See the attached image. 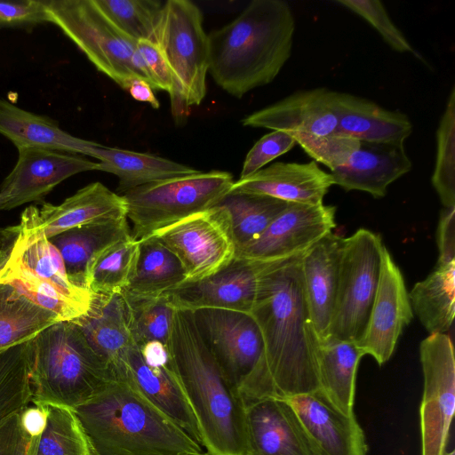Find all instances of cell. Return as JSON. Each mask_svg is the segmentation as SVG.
Wrapping results in <instances>:
<instances>
[{
    "label": "cell",
    "instance_id": "9",
    "mask_svg": "<svg viewBox=\"0 0 455 455\" xmlns=\"http://www.w3.org/2000/svg\"><path fill=\"white\" fill-rule=\"evenodd\" d=\"M379 235L360 228L345 238L329 337L357 344L378 289L384 248Z\"/></svg>",
    "mask_w": 455,
    "mask_h": 455
},
{
    "label": "cell",
    "instance_id": "25",
    "mask_svg": "<svg viewBox=\"0 0 455 455\" xmlns=\"http://www.w3.org/2000/svg\"><path fill=\"white\" fill-rule=\"evenodd\" d=\"M125 380L201 444L196 418L170 360L165 364H149L134 343L128 353Z\"/></svg>",
    "mask_w": 455,
    "mask_h": 455
},
{
    "label": "cell",
    "instance_id": "18",
    "mask_svg": "<svg viewBox=\"0 0 455 455\" xmlns=\"http://www.w3.org/2000/svg\"><path fill=\"white\" fill-rule=\"evenodd\" d=\"M243 405L246 455H318L285 400L263 398Z\"/></svg>",
    "mask_w": 455,
    "mask_h": 455
},
{
    "label": "cell",
    "instance_id": "24",
    "mask_svg": "<svg viewBox=\"0 0 455 455\" xmlns=\"http://www.w3.org/2000/svg\"><path fill=\"white\" fill-rule=\"evenodd\" d=\"M404 145L360 141L347 162L331 172L335 185L383 197L387 187L411 170Z\"/></svg>",
    "mask_w": 455,
    "mask_h": 455
},
{
    "label": "cell",
    "instance_id": "36",
    "mask_svg": "<svg viewBox=\"0 0 455 455\" xmlns=\"http://www.w3.org/2000/svg\"><path fill=\"white\" fill-rule=\"evenodd\" d=\"M32 339L0 351V424L32 403Z\"/></svg>",
    "mask_w": 455,
    "mask_h": 455
},
{
    "label": "cell",
    "instance_id": "38",
    "mask_svg": "<svg viewBox=\"0 0 455 455\" xmlns=\"http://www.w3.org/2000/svg\"><path fill=\"white\" fill-rule=\"evenodd\" d=\"M46 427L34 443V455H93L87 436L73 408L45 404Z\"/></svg>",
    "mask_w": 455,
    "mask_h": 455
},
{
    "label": "cell",
    "instance_id": "34",
    "mask_svg": "<svg viewBox=\"0 0 455 455\" xmlns=\"http://www.w3.org/2000/svg\"><path fill=\"white\" fill-rule=\"evenodd\" d=\"M0 282L14 287L37 306L55 314L60 321H74L84 315L91 303L76 299L52 283L32 273L14 251L0 276Z\"/></svg>",
    "mask_w": 455,
    "mask_h": 455
},
{
    "label": "cell",
    "instance_id": "10",
    "mask_svg": "<svg viewBox=\"0 0 455 455\" xmlns=\"http://www.w3.org/2000/svg\"><path fill=\"white\" fill-rule=\"evenodd\" d=\"M124 218H127L124 197L97 181L80 188L60 204L43 203L40 207H27L18 225L2 230L12 238V248L21 251L43 237L50 239L72 228Z\"/></svg>",
    "mask_w": 455,
    "mask_h": 455
},
{
    "label": "cell",
    "instance_id": "43",
    "mask_svg": "<svg viewBox=\"0 0 455 455\" xmlns=\"http://www.w3.org/2000/svg\"><path fill=\"white\" fill-rule=\"evenodd\" d=\"M290 133L310 157L331 172L345 164L360 144L355 139L335 133L325 136Z\"/></svg>",
    "mask_w": 455,
    "mask_h": 455
},
{
    "label": "cell",
    "instance_id": "48",
    "mask_svg": "<svg viewBox=\"0 0 455 455\" xmlns=\"http://www.w3.org/2000/svg\"><path fill=\"white\" fill-rule=\"evenodd\" d=\"M0 455H33V439L22 429L20 413L0 424Z\"/></svg>",
    "mask_w": 455,
    "mask_h": 455
},
{
    "label": "cell",
    "instance_id": "14",
    "mask_svg": "<svg viewBox=\"0 0 455 455\" xmlns=\"http://www.w3.org/2000/svg\"><path fill=\"white\" fill-rule=\"evenodd\" d=\"M332 205L288 203L253 241L236 250L235 257L275 261L307 251L336 227Z\"/></svg>",
    "mask_w": 455,
    "mask_h": 455
},
{
    "label": "cell",
    "instance_id": "7",
    "mask_svg": "<svg viewBox=\"0 0 455 455\" xmlns=\"http://www.w3.org/2000/svg\"><path fill=\"white\" fill-rule=\"evenodd\" d=\"M153 41L172 71V110L177 120L181 119L183 109L200 105L206 94L209 39L203 27L201 10L188 0L164 3Z\"/></svg>",
    "mask_w": 455,
    "mask_h": 455
},
{
    "label": "cell",
    "instance_id": "16",
    "mask_svg": "<svg viewBox=\"0 0 455 455\" xmlns=\"http://www.w3.org/2000/svg\"><path fill=\"white\" fill-rule=\"evenodd\" d=\"M98 162L84 156L43 148L18 149V160L0 186L5 211L42 201L57 185L69 177L97 171Z\"/></svg>",
    "mask_w": 455,
    "mask_h": 455
},
{
    "label": "cell",
    "instance_id": "28",
    "mask_svg": "<svg viewBox=\"0 0 455 455\" xmlns=\"http://www.w3.org/2000/svg\"><path fill=\"white\" fill-rule=\"evenodd\" d=\"M89 156L99 160L97 171L117 176L116 190L120 196L145 184L199 172L153 154L109 148L99 143L92 148Z\"/></svg>",
    "mask_w": 455,
    "mask_h": 455
},
{
    "label": "cell",
    "instance_id": "39",
    "mask_svg": "<svg viewBox=\"0 0 455 455\" xmlns=\"http://www.w3.org/2000/svg\"><path fill=\"white\" fill-rule=\"evenodd\" d=\"M121 294L126 305L134 343L138 347L148 341H160L166 345L174 314L168 299L164 295L150 298Z\"/></svg>",
    "mask_w": 455,
    "mask_h": 455
},
{
    "label": "cell",
    "instance_id": "56",
    "mask_svg": "<svg viewBox=\"0 0 455 455\" xmlns=\"http://www.w3.org/2000/svg\"><path fill=\"white\" fill-rule=\"evenodd\" d=\"M191 455H210L209 453H207L205 451L202 453H198V454H191Z\"/></svg>",
    "mask_w": 455,
    "mask_h": 455
},
{
    "label": "cell",
    "instance_id": "21",
    "mask_svg": "<svg viewBox=\"0 0 455 455\" xmlns=\"http://www.w3.org/2000/svg\"><path fill=\"white\" fill-rule=\"evenodd\" d=\"M334 92L315 88L297 92L245 116L244 126L325 136L335 132Z\"/></svg>",
    "mask_w": 455,
    "mask_h": 455
},
{
    "label": "cell",
    "instance_id": "22",
    "mask_svg": "<svg viewBox=\"0 0 455 455\" xmlns=\"http://www.w3.org/2000/svg\"><path fill=\"white\" fill-rule=\"evenodd\" d=\"M332 185L331 173L323 172L315 161L275 163L235 181L229 193L266 196L286 203L320 204Z\"/></svg>",
    "mask_w": 455,
    "mask_h": 455
},
{
    "label": "cell",
    "instance_id": "51",
    "mask_svg": "<svg viewBox=\"0 0 455 455\" xmlns=\"http://www.w3.org/2000/svg\"><path fill=\"white\" fill-rule=\"evenodd\" d=\"M146 363L158 365L169 363L167 346L160 341H148L139 347Z\"/></svg>",
    "mask_w": 455,
    "mask_h": 455
},
{
    "label": "cell",
    "instance_id": "27",
    "mask_svg": "<svg viewBox=\"0 0 455 455\" xmlns=\"http://www.w3.org/2000/svg\"><path fill=\"white\" fill-rule=\"evenodd\" d=\"M0 134L17 149L36 147L89 156L98 144L75 137L51 117L27 111L4 98H0Z\"/></svg>",
    "mask_w": 455,
    "mask_h": 455
},
{
    "label": "cell",
    "instance_id": "41",
    "mask_svg": "<svg viewBox=\"0 0 455 455\" xmlns=\"http://www.w3.org/2000/svg\"><path fill=\"white\" fill-rule=\"evenodd\" d=\"M12 251L18 253L22 263L40 278L52 283L76 299L87 303L92 301L93 294L69 281L62 257L48 238L38 239L21 251L13 248Z\"/></svg>",
    "mask_w": 455,
    "mask_h": 455
},
{
    "label": "cell",
    "instance_id": "55",
    "mask_svg": "<svg viewBox=\"0 0 455 455\" xmlns=\"http://www.w3.org/2000/svg\"><path fill=\"white\" fill-rule=\"evenodd\" d=\"M443 455H454V451H445Z\"/></svg>",
    "mask_w": 455,
    "mask_h": 455
},
{
    "label": "cell",
    "instance_id": "20",
    "mask_svg": "<svg viewBox=\"0 0 455 455\" xmlns=\"http://www.w3.org/2000/svg\"><path fill=\"white\" fill-rule=\"evenodd\" d=\"M345 237L330 232L301 256L305 298L319 340L329 337L339 283Z\"/></svg>",
    "mask_w": 455,
    "mask_h": 455
},
{
    "label": "cell",
    "instance_id": "2",
    "mask_svg": "<svg viewBox=\"0 0 455 455\" xmlns=\"http://www.w3.org/2000/svg\"><path fill=\"white\" fill-rule=\"evenodd\" d=\"M170 364L210 455H246L244 405L204 343L193 314L174 309L166 343Z\"/></svg>",
    "mask_w": 455,
    "mask_h": 455
},
{
    "label": "cell",
    "instance_id": "49",
    "mask_svg": "<svg viewBox=\"0 0 455 455\" xmlns=\"http://www.w3.org/2000/svg\"><path fill=\"white\" fill-rule=\"evenodd\" d=\"M439 258L437 263L455 260V207L444 208L437 228Z\"/></svg>",
    "mask_w": 455,
    "mask_h": 455
},
{
    "label": "cell",
    "instance_id": "31",
    "mask_svg": "<svg viewBox=\"0 0 455 455\" xmlns=\"http://www.w3.org/2000/svg\"><path fill=\"white\" fill-rule=\"evenodd\" d=\"M408 296L412 312L430 334L449 331L455 315V260L437 263Z\"/></svg>",
    "mask_w": 455,
    "mask_h": 455
},
{
    "label": "cell",
    "instance_id": "47",
    "mask_svg": "<svg viewBox=\"0 0 455 455\" xmlns=\"http://www.w3.org/2000/svg\"><path fill=\"white\" fill-rule=\"evenodd\" d=\"M136 46L156 90L166 91L171 95L173 92V78L159 46L155 42L146 39L139 40Z\"/></svg>",
    "mask_w": 455,
    "mask_h": 455
},
{
    "label": "cell",
    "instance_id": "23",
    "mask_svg": "<svg viewBox=\"0 0 455 455\" xmlns=\"http://www.w3.org/2000/svg\"><path fill=\"white\" fill-rule=\"evenodd\" d=\"M74 321L107 363L115 380H125L128 353L134 341L122 294L93 295L88 312Z\"/></svg>",
    "mask_w": 455,
    "mask_h": 455
},
{
    "label": "cell",
    "instance_id": "1",
    "mask_svg": "<svg viewBox=\"0 0 455 455\" xmlns=\"http://www.w3.org/2000/svg\"><path fill=\"white\" fill-rule=\"evenodd\" d=\"M302 253L265 262L251 315L263 340V356L238 387L243 403L286 399L320 389L318 339L305 298Z\"/></svg>",
    "mask_w": 455,
    "mask_h": 455
},
{
    "label": "cell",
    "instance_id": "35",
    "mask_svg": "<svg viewBox=\"0 0 455 455\" xmlns=\"http://www.w3.org/2000/svg\"><path fill=\"white\" fill-rule=\"evenodd\" d=\"M60 318L0 282V351L33 339Z\"/></svg>",
    "mask_w": 455,
    "mask_h": 455
},
{
    "label": "cell",
    "instance_id": "26",
    "mask_svg": "<svg viewBox=\"0 0 455 455\" xmlns=\"http://www.w3.org/2000/svg\"><path fill=\"white\" fill-rule=\"evenodd\" d=\"M337 126L333 133L358 141L404 145L412 132L406 115L387 110L371 100L334 92Z\"/></svg>",
    "mask_w": 455,
    "mask_h": 455
},
{
    "label": "cell",
    "instance_id": "5",
    "mask_svg": "<svg viewBox=\"0 0 455 455\" xmlns=\"http://www.w3.org/2000/svg\"><path fill=\"white\" fill-rule=\"evenodd\" d=\"M115 378L75 321H60L32 339V403L76 408Z\"/></svg>",
    "mask_w": 455,
    "mask_h": 455
},
{
    "label": "cell",
    "instance_id": "42",
    "mask_svg": "<svg viewBox=\"0 0 455 455\" xmlns=\"http://www.w3.org/2000/svg\"><path fill=\"white\" fill-rule=\"evenodd\" d=\"M106 15L128 36L138 42L154 40L163 3L156 0H95ZM154 42V41H153Z\"/></svg>",
    "mask_w": 455,
    "mask_h": 455
},
{
    "label": "cell",
    "instance_id": "19",
    "mask_svg": "<svg viewBox=\"0 0 455 455\" xmlns=\"http://www.w3.org/2000/svg\"><path fill=\"white\" fill-rule=\"evenodd\" d=\"M283 400L295 411L318 455H367L365 436L355 414L342 412L320 389Z\"/></svg>",
    "mask_w": 455,
    "mask_h": 455
},
{
    "label": "cell",
    "instance_id": "33",
    "mask_svg": "<svg viewBox=\"0 0 455 455\" xmlns=\"http://www.w3.org/2000/svg\"><path fill=\"white\" fill-rule=\"evenodd\" d=\"M140 243L129 235L98 252L89 262L84 287L93 295L123 293L133 278Z\"/></svg>",
    "mask_w": 455,
    "mask_h": 455
},
{
    "label": "cell",
    "instance_id": "6",
    "mask_svg": "<svg viewBox=\"0 0 455 455\" xmlns=\"http://www.w3.org/2000/svg\"><path fill=\"white\" fill-rule=\"evenodd\" d=\"M235 181L228 172H198L194 174L145 184L121 195L131 233L137 240L193 214L211 209L224 199Z\"/></svg>",
    "mask_w": 455,
    "mask_h": 455
},
{
    "label": "cell",
    "instance_id": "52",
    "mask_svg": "<svg viewBox=\"0 0 455 455\" xmlns=\"http://www.w3.org/2000/svg\"><path fill=\"white\" fill-rule=\"evenodd\" d=\"M128 92L136 100L148 102L154 108H158L160 107V103L155 96L152 87L146 81L140 79L132 81Z\"/></svg>",
    "mask_w": 455,
    "mask_h": 455
},
{
    "label": "cell",
    "instance_id": "37",
    "mask_svg": "<svg viewBox=\"0 0 455 455\" xmlns=\"http://www.w3.org/2000/svg\"><path fill=\"white\" fill-rule=\"evenodd\" d=\"M220 204L229 213L237 250L256 239L288 203L266 196L228 193Z\"/></svg>",
    "mask_w": 455,
    "mask_h": 455
},
{
    "label": "cell",
    "instance_id": "17",
    "mask_svg": "<svg viewBox=\"0 0 455 455\" xmlns=\"http://www.w3.org/2000/svg\"><path fill=\"white\" fill-rule=\"evenodd\" d=\"M412 317L403 275L384 246L377 292L365 332L357 347L379 365L385 363L393 355L403 327Z\"/></svg>",
    "mask_w": 455,
    "mask_h": 455
},
{
    "label": "cell",
    "instance_id": "12",
    "mask_svg": "<svg viewBox=\"0 0 455 455\" xmlns=\"http://www.w3.org/2000/svg\"><path fill=\"white\" fill-rule=\"evenodd\" d=\"M424 378L419 408L421 455H443L455 407V359L451 338L430 334L419 346Z\"/></svg>",
    "mask_w": 455,
    "mask_h": 455
},
{
    "label": "cell",
    "instance_id": "32",
    "mask_svg": "<svg viewBox=\"0 0 455 455\" xmlns=\"http://www.w3.org/2000/svg\"><path fill=\"white\" fill-rule=\"evenodd\" d=\"M136 272L123 293L136 297H160L187 282L178 258L153 236L139 241Z\"/></svg>",
    "mask_w": 455,
    "mask_h": 455
},
{
    "label": "cell",
    "instance_id": "11",
    "mask_svg": "<svg viewBox=\"0 0 455 455\" xmlns=\"http://www.w3.org/2000/svg\"><path fill=\"white\" fill-rule=\"evenodd\" d=\"M181 263L187 282L206 278L227 267L236 246L228 210L219 204L150 235Z\"/></svg>",
    "mask_w": 455,
    "mask_h": 455
},
{
    "label": "cell",
    "instance_id": "13",
    "mask_svg": "<svg viewBox=\"0 0 455 455\" xmlns=\"http://www.w3.org/2000/svg\"><path fill=\"white\" fill-rule=\"evenodd\" d=\"M192 314L204 343L238 391L263 356L256 322L249 314L230 310L200 309Z\"/></svg>",
    "mask_w": 455,
    "mask_h": 455
},
{
    "label": "cell",
    "instance_id": "15",
    "mask_svg": "<svg viewBox=\"0 0 455 455\" xmlns=\"http://www.w3.org/2000/svg\"><path fill=\"white\" fill-rule=\"evenodd\" d=\"M265 262L235 257L217 273L186 282L164 294L173 309H222L251 315Z\"/></svg>",
    "mask_w": 455,
    "mask_h": 455
},
{
    "label": "cell",
    "instance_id": "46",
    "mask_svg": "<svg viewBox=\"0 0 455 455\" xmlns=\"http://www.w3.org/2000/svg\"><path fill=\"white\" fill-rule=\"evenodd\" d=\"M46 22V0L0 1V28H29Z\"/></svg>",
    "mask_w": 455,
    "mask_h": 455
},
{
    "label": "cell",
    "instance_id": "29",
    "mask_svg": "<svg viewBox=\"0 0 455 455\" xmlns=\"http://www.w3.org/2000/svg\"><path fill=\"white\" fill-rule=\"evenodd\" d=\"M131 235L127 218H124L72 228L49 240L61 255L69 281L85 289V272L90 260L104 248Z\"/></svg>",
    "mask_w": 455,
    "mask_h": 455
},
{
    "label": "cell",
    "instance_id": "53",
    "mask_svg": "<svg viewBox=\"0 0 455 455\" xmlns=\"http://www.w3.org/2000/svg\"><path fill=\"white\" fill-rule=\"evenodd\" d=\"M0 276L4 268V266L10 257L11 251L12 248V241L0 238Z\"/></svg>",
    "mask_w": 455,
    "mask_h": 455
},
{
    "label": "cell",
    "instance_id": "45",
    "mask_svg": "<svg viewBox=\"0 0 455 455\" xmlns=\"http://www.w3.org/2000/svg\"><path fill=\"white\" fill-rule=\"evenodd\" d=\"M296 145L295 139L289 132L273 131L264 135L246 155L240 179L257 172L267 164L287 153Z\"/></svg>",
    "mask_w": 455,
    "mask_h": 455
},
{
    "label": "cell",
    "instance_id": "3",
    "mask_svg": "<svg viewBox=\"0 0 455 455\" xmlns=\"http://www.w3.org/2000/svg\"><path fill=\"white\" fill-rule=\"evenodd\" d=\"M294 31L286 1L253 0L208 35V71L220 88L240 99L276 77L291 57Z\"/></svg>",
    "mask_w": 455,
    "mask_h": 455
},
{
    "label": "cell",
    "instance_id": "40",
    "mask_svg": "<svg viewBox=\"0 0 455 455\" xmlns=\"http://www.w3.org/2000/svg\"><path fill=\"white\" fill-rule=\"evenodd\" d=\"M437 151L432 184L444 208L455 207V88L436 132Z\"/></svg>",
    "mask_w": 455,
    "mask_h": 455
},
{
    "label": "cell",
    "instance_id": "54",
    "mask_svg": "<svg viewBox=\"0 0 455 455\" xmlns=\"http://www.w3.org/2000/svg\"><path fill=\"white\" fill-rule=\"evenodd\" d=\"M5 207H6V201H5L4 197L0 194V212L2 211H5Z\"/></svg>",
    "mask_w": 455,
    "mask_h": 455
},
{
    "label": "cell",
    "instance_id": "44",
    "mask_svg": "<svg viewBox=\"0 0 455 455\" xmlns=\"http://www.w3.org/2000/svg\"><path fill=\"white\" fill-rule=\"evenodd\" d=\"M370 23L384 41L395 52L415 53L403 34L393 23L384 5L379 0H338Z\"/></svg>",
    "mask_w": 455,
    "mask_h": 455
},
{
    "label": "cell",
    "instance_id": "30",
    "mask_svg": "<svg viewBox=\"0 0 455 455\" xmlns=\"http://www.w3.org/2000/svg\"><path fill=\"white\" fill-rule=\"evenodd\" d=\"M364 355L356 344L331 337L318 339L317 366L320 390L342 412L354 414L358 363Z\"/></svg>",
    "mask_w": 455,
    "mask_h": 455
},
{
    "label": "cell",
    "instance_id": "4",
    "mask_svg": "<svg viewBox=\"0 0 455 455\" xmlns=\"http://www.w3.org/2000/svg\"><path fill=\"white\" fill-rule=\"evenodd\" d=\"M93 455H191L204 451L128 380H111L74 408Z\"/></svg>",
    "mask_w": 455,
    "mask_h": 455
},
{
    "label": "cell",
    "instance_id": "50",
    "mask_svg": "<svg viewBox=\"0 0 455 455\" xmlns=\"http://www.w3.org/2000/svg\"><path fill=\"white\" fill-rule=\"evenodd\" d=\"M47 418V406L40 403H31L20 413V426L31 439L40 437L46 427Z\"/></svg>",
    "mask_w": 455,
    "mask_h": 455
},
{
    "label": "cell",
    "instance_id": "8",
    "mask_svg": "<svg viewBox=\"0 0 455 455\" xmlns=\"http://www.w3.org/2000/svg\"><path fill=\"white\" fill-rule=\"evenodd\" d=\"M46 10L49 22L121 88L128 91L132 81L142 80L132 65L137 42L116 26L95 0H46Z\"/></svg>",
    "mask_w": 455,
    "mask_h": 455
}]
</instances>
